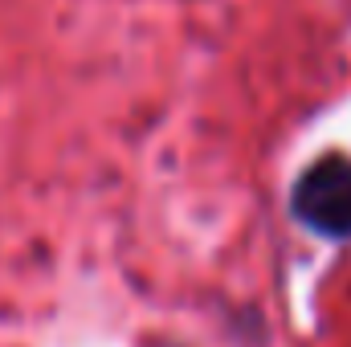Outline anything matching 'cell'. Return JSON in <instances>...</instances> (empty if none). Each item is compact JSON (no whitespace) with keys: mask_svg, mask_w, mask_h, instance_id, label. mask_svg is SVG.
Returning a JSON list of instances; mask_svg holds the SVG:
<instances>
[{"mask_svg":"<svg viewBox=\"0 0 351 347\" xmlns=\"http://www.w3.org/2000/svg\"><path fill=\"white\" fill-rule=\"evenodd\" d=\"M290 213L302 229L327 241L351 237V160L319 156L290 188Z\"/></svg>","mask_w":351,"mask_h":347,"instance_id":"6da1fadb","label":"cell"},{"mask_svg":"<svg viewBox=\"0 0 351 347\" xmlns=\"http://www.w3.org/2000/svg\"><path fill=\"white\" fill-rule=\"evenodd\" d=\"M147 347H180V344H164V339H156V344H147Z\"/></svg>","mask_w":351,"mask_h":347,"instance_id":"7a4b0ae2","label":"cell"}]
</instances>
